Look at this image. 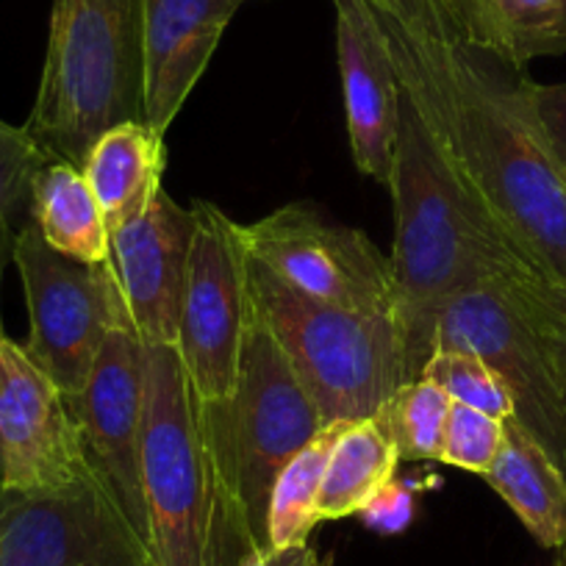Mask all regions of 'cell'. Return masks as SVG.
Here are the masks:
<instances>
[{
	"instance_id": "cell-1",
	"label": "cell",
	"mask_w": 566,
	"mask_h": 566,
	"mask_svg": "<svg viewBox=\"0 0 566 566\" xmlns=\"http://www.w3.org/2000/svg\"><path fill=\"white\" fill-rule=\"evenodd\" d=\"M406 95L505 237L566 281V176L531 103V78L464 40L380 18Z\"/></svg>"
},
{
	"instance_id": "cell-2",
	"label": "cell",
	"mask_w": 566,
	"mask_h": 566,
	"mask_svg": "<svg viewBox=\"0 0 566 566\" xmlns=\"http://www.w3.org/2000/svg\"><path fill=\"white\" fill-rule=\"evenodd\" d=\"M139 467L154 566H242L264 549L239 492L231 406L200 397L176 345H145Z\"/></svg>"
},
{
	"instance_id": "cell-3",
	"label": "cell",
	"mask_w": 566,
	"mask_h": 566,
	"mask_svg": "<svg viewBox=\"0 0 566 566\" xmlns=\"http://www.w3.org/2000/svg\"><path fill=\"white\" fill-rule=\"evenodd\" d=\"M395 319L402 334L406 380L422 375L433 353L439 314L450 297L489 275L511 242L481 200L461 181L437 130L402 90L395 170Z\"/></svg>"
},
{
	"instance_id": "cell-4",
	"label": "cell",
	"mask_w": 566,
	"mask_h": 566,
	"mask_svg": "<svg viewBox=\"0 0 566 566\" xmlns=\"http://www.w3.org/2000/svg\"><path fill=\"white\" fill-rule=\"evenodd\" d=\"M142 3L53 0L40 90L25 123L53 159L81 167L103 130L142 119Z\"/></svg>"
},
{
	"instance_id": "cell-5",
	"label": "cell",
	"mask_w": 566,
	"mask_h": 566,
	"mask_svg": "<svg viewBox=\"0 0 566 566\" xmlns=\"http://www.w3.org/2000/svg\"><path fill=\"white\" fill-rule=\"evenodd\" d=\"M248 286L255 312L314 397L325 424L375 417L406 384V353L395 317L312 301L250 253Z\"/></svg>"
},
{
	"instance_id": "cell-6",
	"label": "cell",
	"mask_w": 566,
	"mask_h": 566,
	"mask_svg": "<svg viewBox=\"0 0 566 566\" xmlns=\"http://www.w3.org/2000/svg\"><path fill=\"white\" fill-rule=\"evenodd\" d=\"M12 259L29 306L23 347L56 380L75 413L103 339L114 325L130 319L112 261L84 264L62 255L42 239L31 217L14 233Z\"/></svg>"
},
{
	"instance_id": "cell-7",
	"label": "cell",
	"mask_w": 566,
	"mask_h": 566,
	"mask_svg": "<svg viewBox=\"0 0 566 566\" xmlns=\"http://www.w3.org/2000/svg\"><path fill=\"white\" fill-rule=\"evenodd\" d=\"M228 406L237 448L239 492L250 527L266 549V509L272 483L277 472L323 431L325 419L283 347L259 317L253 301L239 356L237 386Z\"/></svg>"
},
{
	"instance_id": "cell-8",
	"label": "cell",
	"mask_w": 566,
	"mask_h": 566,
	"mask_svg": "<svg viewBox=\"0 0 566 566\" xmlns=\"http://www.w3.org/2000/svg\"><path fill=\"white\" fill-rule=\"evenodd\" d=\"M0 566H154V558L90 467L53 489H0Z\"/></svg>"
},
{
	"instance_id": "cell-9",
	"label": "cell",
	"mask_w": 566,
	"mask_h": 566,
	"mask_svg": "<svg viewBox=\"0 0 566 566\" xmlns=\"http://www.w3.org/2000/svg\"><path fill=\"white\" fill-rule=\"evenodd\" d=\"M195 233L176 350L195 389L209 402H231L250 317L248 248L242 226L220 206L195 200Z\"/></svg>"
},
{
	"instance_id": "cell-10",
	"label": "cell",
	"mask_w": 566,
	"mask_h": 566,
	"mask_svg": "<svg viewBox=\"0 0 566 566\" xmlns=\"http://www.w3.org/2000/svg\"><path fill=\"white\" fill-rule=\"evenodd\" d=\"M255 261L317 303L395 317L391 264L364 231L308 203H290L242 226Z\"/></svg>"
},
{
	"instance_id": "cell-11",
	"label": "cell",
	"mask_w": 566,
	"mask_h": 566,
	"mask_svg": "<svg viewBox=\"0 0 566 566\" xmlns=\"http://www.w3.org/2000/svg\"><path fill=\"white\" fill-rule=\"evenodd\" d=\"M470 350L500 375L514 397V419L566 475V411L542 342L492 277L450 297L439 314L433 350Z\"/></svg>"
},
{
	"instance_id": "cell-12",
	"label": "cell",
	"mask_w": 566,
	"mask_h": 566,
	"mask_svg": "<svg viewBox=\"0 0 566 566\" xmlns=\"http://www.w3.org/2000/svg\"><path fill=\"white\" fill-rule=\"evenodd\" d=\"M0 489H53L90 470L78 419L56 380L0 328Z\"/></svg>"
},
{
	"instance_id": "cell-13",
	"label": "cell",
	"mask_w": 566,
	"mask_h": 566,
	"mask_svg": "<svg viewBox=\"0 0 566 566\" xmlns=\"http://www.w3.org/2000/svg\"><path fill=\"white\" fill-rule=\"evenodd\" d=\"M142 413H145V342L130 319L114 325L97 350L75 419L92 467L108 481L130 525L145 538L142 503Z\"/></svg>"
},
{
	"instance_id": "cell-14",
	"label": "cell",
	"mask_w": 566,
	"mask_h": 566,
	"mask_svg": "<svg viewBox=\"0 0 566 566\" xmlns=\"http://www.w3.org/2000/svg\"><path fill=\"white\" fill-rule=\"evenodd\" d=\"M195 211L161 189L136 220L112 233V266L134 331L148 347L176 345L192 250Z\"/></svg>"
},
{
	"instance_id": "cell-15",
	"label": "cell",
	"mask_w": 566,
	"mask_h": 566,
	"mask_svg": "<svg viewBox=\"0 0 566 566\" xmlns=\"http://www.w3.org/2000/svg\"><path fill=\"white\" fill-rule=\"evenodd\" d=\"M345 123L353 161L375 184H391L402 84L389 40L367 0H334Z\"/></svg>"
},
{
	"instance_id": "cell-16",
	"label": "cell",
	"mask_w": 566,
	"mask_h": 566,
	"mask_svg": "<svg viewBox=\"0 0 566 566\" xmlns=\"http://www.w3.org/2000/svg\"><path fill=\"white\" fill-rule=\"evenodd\" d=\"M242 0L142 3V119L165 136L203 78Z\"/></svg>"
},
{
	"instance_id": "cell-17",
	"label": "cell",
	"mask_w": 566,
	"mask_h": 566,
	"mask_svg": "<svg viewBox=\"0 0 566 566\" xmlns=\"http://www.w3.org/2000/svg\"><path fill=\"white\" fill-rule=\"evenodd\" d=\"M165 165V136L145 119H125L92 142L81 170L101 203L108 233L136 220L154 203L161 192Z\"/></svg>"
},
{
	"instance_id": "cell-18",
	"label": "cell",
	"mask_w": 566,
	"mask_h": 566,
	"mask_svg": "<svg viewBox=\"0 0 566 566\" xmlns=\"http://www.w3.org/2000/svg\"><path fill=\"white\" fill-rule=\"evenodd\" d=\"M470 48L525 70L533 59L566 53V0H448Z\"/></svg>"
},
{
	"instance_id": "cell-19",
	"label": "cell",
	"mask_w": 566,
	"mask_h": 566,
	"mask_svg": "<svg viewBox=\"0 0 566 566\" xmlns=\"http://www.w3.org/2000/svg\"><path fill=\"white\" fill-rule=\"evenodd\" d=\"M483 478L542 547H566V475L514 417L503 419V448Z\"/></svg>"
},
{
	"instance_id": "cell-20",
	"label": "cell",
	"mask_w": 566,
	"mask_h": 566,
	"mask_svg": "<svg viewBox=\"0 0 566 566\" xmlns=\"http://www.w3.org/2000/svg\"><path fill=\"white\" fill-rule=\"evenodd\" d=\"M31 220L42 239L84 264L112 261V233L84 170L64 159H48L31 192Z\"/></svg>"
},
{
	"instance_id": "cell-21",
	"label": "cell",
	"mask_w": 566,
	"mask_h": 566,
	"mask_svg": "<svg viewBox=\"0 0 566 566\" xmlns=\"http://www.w3.org/2000/svg\"><path fill=\"white\" fill-rule=\"evenodd\" d=\"M400 453L373 417L347 422L325 470L317 500L319 522L364 514L373 500L395 483Z\"/></svg>"
},
{
	"instance_id": "cell-22",
	"label": "cell",
	"mask_w": 566,
	"mask_h": 566,
	"mask_svg": "<svg viewBox=\"0 0 566 566\" xmlns=\"http://www.w3.org/2000/svg\"><path fill=\"white\" fill-rule=\"evenodd\" d=\"M489 277L542 342L566 411V281L549 275L511 242L494 255Z\"/></svg>"
},
{
	"instance_id": "cell-23",
	"label": "cell",
	"mask_w": 566,
	"mask_h": 566,
	"mask_svg": "<svg viewBox=\"0 0 566 566\" xmlns=\"http://www.w3.org/2000/svg\"><path fill=\"white\" fill-rule=\"evenodd\" d=\"M345 424L347 422L325 424L323 431L277 472L270 492V509H266V538H270V547L308 542L312 531L319 525V489H323L331 453H334V444L339 433L345 431Z\"/></svg>"
},
{
	"instance_id": "cell-24",
	"label": "cell",
	"mask_w": 566,
	"mask_h": 566,
	"mask_svg": "<svg viewBox=\"0 0 566 566\" xmlns=\"http://www.w3.org/2000/svg\"><path fill=\"white\" fill-rule=\"evenodd\" d=\"M450 406L453 400L442 386L431 378H413L397 386L373 419L397 448L400 461H439Z\"/></svg>"
},
{
	"instance_id": "cell-25",
	"label": "cell",
	"mask_w": 566,
	"mask_h": 566,
	"mask_svg": "<svg viewBox=\"0 0 566 566\" xmlns=\"http://www.w3.org/2000/svg\"><path fill=\"white\" fill-rule=\"evenodd\" d=\"M419 378H431L442 386L453 402L486 411L497 419L514 417V397L500 375L470 350H433Z\"/></svg>"
},
{
	"instance_id": "cell-26",
	"label": "cell",
	"mask_w": 566,
	"mask_h": 566,
	"mask_svg": "<svg viewBox=\"0 0 566 566\" xmlns=\"http://www.w3.org/2000/svg\"><path fill=\"white\" fill-rule=\"evenodd\" d=\"M53 159L29 128L0 119V231L18 233L31 217V192L36 172Z\"/></svg>"
},
{
	"instance_id": "cell-27",
	"label": "cell",
	"mask_w": 566,
	"mask_h": 566,
	"mask_svg": "<svg viewBox=\"0 0 566 566\" xmlns=\"http://www.w3.org/2000/svg\"><path fill=\"white\" fill-rule=\"evenodd\" d=\"M503 448V419L492 417L486 411L453 402L448 413V428H444L442 459L444 464L459 467V470L486 475L492 470Z\"/></svg>"
},
{
	"instance_id": "cell-28",
	"label": "cell",
	"mask_w": 566,
	"mask_h": 566,
	"mask_svg": "<svg viewBox=\"0 0 566 566\" xmlns=\"http://www.w3.org/2000/svg\"><path fill=\"white\" fill-rule=\"evenodd\" d=\"M367 3L375 14L395 20L411 34L437 36V40H455L459 36L448 0H367Z\"/></svg>"
},
{
	"instance_id": "cell-29",
	"label": "cell",
	"mask_w": 566,
	"mask_h": 566,
	"mask_svg": "<svg viewBox=\"0 0 566 566\" xmlns=\"http://www.w3.org/2000/svg\"><path fill=\"white\" fill-rule=\"evenodd\" d=\"M531 103L542 134L555 161L566 176V81L564 84H536L531 81Z\"/></svg>"
},
{
	"instance_id": "cell-30",
	"label": "cell",
	"mask_w": 566,
	"mask_h": 566,
	"mask_svg": "<svg viewBox=\"0 0 566 566\" xmlns=\"http://www.w3.org/2000/svg\"><path fill=\"white\" fill-rule=\"evenodd\" d=\"M364 516H367L369 525L378 527V531H402L406 522L411 520V494H408L406 489L389 483V486L373 500V505L364 511Z\"/></svg>"
},
{
	"instance_id": "cell-31",
	"label": "cell",
	"mask_w": 566,
	"mask_h": 566,
	"mask_svg": "<svg viewBox=\"0 0 566 566\" xmlns=\"http://www.w3.org/2000/svg\"><path fill=\"white\" fill-rule=\"evenodd\" d=\"M242 566H325L317 549L308 542L286 544V547H266L255 553L253 558L244 560Z\"/></svg>"
},
{
	"instance_id": "cell-32",
	"label": "cell",
	"mask_w": 566,
	"mask_h": 566,
	"mask_svg": "<svg viewBox=\"0 0 566 566\" xmlns=\"http://www.w3.org/2000/svg\"><path fill=\"white\" fill-rule=\"evenodd\" d=\"M14 233L0 231V283H3V266H7V250L12 248ZM0 478H3V455H0Z\"/></svg>"
},
{
	"instance_id": "cell-33",
	"label": "cell",
	"mask_w": 566,
	"mask_h": 566,
	"mask_svg": "<svg viewBox=\"0 0 566 566\" xmlns=\"http://www.w3.org/2000/svg\"><path fill=\"white\" fill-rule=\"evenodd\" d=\"M558 566H566V547H564V558L558 560Z\"/></svg>"
},
{
	"instance_id": "cell-34",
	"label": "cell",
	"mask_w": 566,
	"mask_h": 566,
	"mask_svg": "<svg viewBox=\"0 0 566 566\" xmlns=\"http://www.w3.org/2000/svg\"><path fill=\"white\" fill-rule=\"evenodd\" d=\"M242 3H244V0H242Z\"/></svg>"
}]
</instances>
